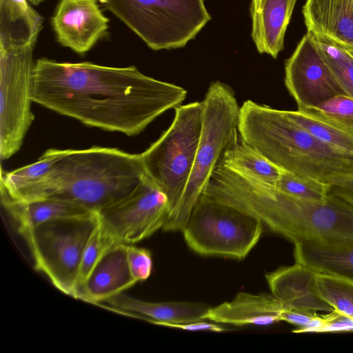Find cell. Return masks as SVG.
Instances as JSON below:
<instances>
[{
	"instance_id": "cell-1",
	"label": "cell",
	"mask_w": 353,
	"mask_h": 353,
	"mask_svg": "<svg viewBox=\"0 0 353 353\" xmlns=\"http://www.w3.org/2000/svg\"><path fill=\"white\" fill-rule=\"evenodd\" d=\"M35 62L32 102L86 125L128 136L141 133L187 95L184 88L147 76L133 65L45 57Z\"/></svg>"
},
{
	"instance_id": "cell-2",
	"label": "cell",
	"mask_w": 353,
	"mask_h": 353,
	"mask_svg": "<svg viewBox=\"0 0 353 353\" xmlns=\"http://www.w3.org/2000/svg\"><path fill=\"white\" fill-rule=\"evenodd\" d=\"M241 138L281 170L332 186L353 175V154L327 143L287 114L252 100L239 109Z\"/></svg>"
},
{
	"instance_id": "cell-3",
	"label": "cell",
	"mask_w": 353,
	"mask_h": 353,
	"mask_svg": "<svg viewBox=\"0 0 353 353\" xmlns=\"http://www.w3.org/2000/svg\"><path fill=\"white\" fill-rule=\"evenodd\" d=\"M226 199L293 243L353 242V206L333 194L324 201H307L285 194L276 186L236 175Z\"/></svg>"
},
{
	"instance_id": "cell-4",
	"label": "cell",
	"mask_w": 353,
	"mask_h": 353,
	"mask_svg": "<svg viewBox=\"0 0 353 353\" xmlns=\"http://www.w3.org/2000/svg\"><path fill=\"white\" fill-rule=\"evenodd\" d=\"M145 174L141 154L99 146L63 150L41 199H64L98 214L130 194Z\"/></svg>"
},
{
	"instance_id": "cell-5",
	"label": "cell",
	"mask_w": 353,
	"mask_h": 353,
	"mask_svg": "<svg viewBox=\"0 0 353 353\" xmlns=\"http://www.w3.org/2000/svg\"><path fill=\"white\" fill-rule=\"evenodd\" d=\"M201 103L203 125L193 168L179 205L166 218L164 231L182 230L223 152L238 134L240 107L229 85L211 83Z\"/></svg>"
},
{
	"instance_id": "cell-6",
	"label": "cell",
	"mask_w": 353,
	"mask_h": 353,
	"mask_svg": "<svg viewBox=\"0 0 353 353\" xmlns=\"http://www.w3.org/2000/svg\"><path fill=\"white\" fill-rule=\"evenodd\" d=\"M153 50L183 48L211 19L204 0H98Z\"/></svg>"
},
{
	"instance_id": "cell-7",
	"label": "cell",
	"mask_w": 353,
	"mask_h": 353,
	"mask_svg": "<svg viewBox=\"0 0 353 353\" xmlns=\"http://www.w3.org/2000/svg\"><path fill=\"white\" fill-rule=\"evenodd\" d=\"M174 110L170 126L141 153L146 174L168 198L167 216L176 209L184 194L203 125L201 101L180 105Z\"/></svg>"
},
{
	"instance_id": "cell-8",
	"label": "cell",
	"mask_w": 353,
	"mask_h": 353,
	"mask_svg": "<svg viewBox=\"0 0 353 353\" xmlns=\"http://www.w3.org/2000/svg\"><path fill=\"white\" fill-rule=\"evenodd\" d=\"M263 225L252 214L202 194L181 232L200 255L242 260L258 243Z\"/></svg>"
},
{
	"instance_id": "cell-9",
	"label": "cell",
	"mask_w": 353,
	"mask_h": 353,
	"mask_svg": "<svg viewBox=\"0 0 353 353\" xmlns=\"http://www.w3.org/2000/svg\"><path fill=\"white\" fill-rule=\"evenodd\" d=\"M99 223L98 214H94L53 220L20 232L31 251L35 268L73 298L85 246Z\"/></svg>"
},
{
	"instance_id": "cell-10",
	"label": "cell",
	"mask_w": 353,
	"mask_h": 353,
	"mask_svg": "<svg viewBox=\"0 0 353 353\" xmlns=\"http://www.w3.org/2000/svg\"><path fill=\"white\" fill-rule=\"evenodd\" d=\"M35 45L0 50V157L21 148L34 117L31 110Z\"/></svg>"
},
{
	"instance_id": "cell-11",
	"label": "cell",
	"mask_w": 353,
	"mask_h": 353,
	"mask_svg": "<svg viewBox=\"0 0 353 353\" xmlns=\"http://www.w3.org/2000/svg\"><path fill=\"white\" fill-rule=\"evenodd\" d=\"M168 212L166 195L145 174L130 194L98 216L101 228L117 243L132 244L162 229Z\"/></svg>"
},
{
	"instance_id": "cell-12",
	"label": "cell",
	"mask_w": 353,
	"mask_h": 353,
	"mask_svg": "<svg viewBox=\"0 0 353 353\" xmlns=\"http://www.w3.org/2000/svg\"><path fill=\"white\" fill-rule=\"evenodd\" d=\"M285 84L298 109L347 95L307 32L285 61Z\"/></svg>"
},
{
	"instance_id": "cell-13",
	"label": "cell",
	"mask_w": 353,
	"mask_h": 353,
	"mask_svg": "<svg viewBox=\"0 0 353 353\" xmlns=\"http://www.w3.org/2000/svg\"><path fill=\"white\" fill-rule=\"evenodd\" d=\"M51 21L57 41L83 54L105 36L109 19L98 0H60Z\"/></svg>"
},
{
	"instance_id": "cell-14",
	"label": "cell",
	"mask_w": 353,
	"mask_h": 353,
	"mask_svg": "<svg viewBox=\"0 0 353 353\" xmlns=\"http://www.w3.org/2000/svg\"><path fill=\"white\" fill-rule=\"evenodd\" d=\"M316 276V271L296 262L265 274L271 294L284 309L332 312L319 294Z\"/></svg>"
},
{
	"instance_id": "cell-15",
	"label": "cell",
	"mask_w": 353,
	"mask_h": 353,
	"mask_svg": "<svg viewBox=\"0 0 353 353\" xmlns=\"http://www.w3.org/2000/svg\"><path fill=\"white\" fill-rule=\"evenodd\" d=\"M137 282L127 259V244L116 243L101 256L77 290L75 299L98 304L122 293Z\"/></svg>"
},
{
	"instance_id": "cell-16",
	"label": "cell",
	"mask_w": 353,
	"mask_h": 353,
	"mask_svg": "<svg viewBox=\"0 0 353 353\" xmlns=\"http://www.w3.org/2000/svg\"><path fill=\"white\" fill-rule=\"evenodd\" d=\"M307 31L325 36L353 57V0H306Z\"/></svg>"
},
{
	"instance_id": "cell-17",
	"label": "cell",
	"mask_w": 353,
	"mask_h": 353,
	"mask_svg": "<svg viewBox=\"0 0 353 353\" xmlns=\"http://www.w3.org/2000/svg\"><path fill=\"white\" fill-rule=\"evenodd\" d=\"M296 0H252L251 37L260 54L276 59L284 48V38Z\"/></svg>"
},
{
	"instance_id": "cell-18",
	"label": "cell",
	"mask_w": 353,
	"mask_h": 353,
	"mask_svg": "<svg viewBox=\"0 0 353 353\" xmlns=\"http://www.w3.org/2000/svg\"><path fill=\"white\" fill-rule=\"evenodd\" d=\"M284 308L272 294L239 292L230 301L210 307L205 320L234 325H270L281 321Z\"/></svg>"
},
{
	"instance_id": "cell-19",
	"label": "cell",
	"mask_w": 353,
	"mask_h": 353,
	"mask_svg": "<svg viewBox=\"0 0 353 353\" xmlns=\"http://www.w3.org/2000/svg\"><path fill=\"white\" fill-rule=\"evenodd\" d=\"M115 312L131 314L151 323L167 326L169 324L205 321L211 307L194 302H150L132 298L123 293L105 301Z\"/></svg>"
},
{
	"instance_id": "cell-20",
	"label": "cell",
	"mask_w": 353,
	"mask_h": 353,
	"mask_svg": "<svg viewBox=\"0 0 353 353\" xmlns=\"http://www.w3.org/2000/svg\"><path fill=\"white\" fill-rule=\"evenodd\" d=\"M63 150L49 149L39 159L10 172L1 170V195L16 201H30L41 197Z\"/></svg>"
},
{
	"instance_id": "cell-21",
	"label": "cell",
	"mask_w": 353,
	"mask_h": 353,
	"mask_svg": "<svg viewBox=\"0 0 353 353\" xmlns=\"http://www.w3.org/2000/svg\"><path fill=\"white\" fill-rule=\"evenodd\" d=\"M43 25L28 0H0V50L35 45Z\"/></svg>"
},
{
	"instance_id": "cell-22",
	"label": "cell",
	"mask_w": 353,
	"mask_h": 353,
	"mask_svg": "<svg viewBox=\"0 0 353 353\" xmlns=\"http://www.w3.org/2000/svg\"><path fill=\"white\" fill-rule=\"evenodd\" d=\"M1 203L17 223L19 232L53 220L97 214L74 203L54 197L22 202L1 196Z\"/></svg>"
},
{
	"instance_id": "cell-23",
	"label": "cell",
	"mask_w": 353,
	"mask_h": 353,
	"mask_svg": "<svg viewBox=\"0 0 353 353\" xmlns=\"http://www.w3.org/2000/svg\"><path fill=\"white\" fill-rule=\"evenodd\" d=\"M294 245L295 262L316 272L336 275L353 281V242L327 244L299 241Z\"/></svg>"
},
{
	"instance_id": "cell-24",
	"label": "cell",
	"mask_w": 353,
	"mask_h": 353,
	"mask_svg": "<svg viewBox=\"0 0 353 353\" xmlns=\"http://www.w3.org/2000/svg\"><path fill=\"white\" fill-rule=\"evenodd\" d=\"M220 161L235 173L256 182L276 186L283 172L239 136L223 152Z\"/></svg>"
},
{
	"instance_id": "cell-25",
	"label": "cell",
	"mask_w": 353,
	"mask_h": 353,
	"mask_svg": "<svg viewBox=\"0 0 353 353\" xmlns=\"http://www.w3.org/2000/svg\"><path fill=\"white\" fill-rule=\"evenodd\" d=\"M345 93L353 98V57L325 36L307 31Z\"/></svg>"
},
{
	"instance_id": "cell-26",
	"label": "cell",
	"mask_w": 353,
	"mask_h": 353,
	"mask_svg": "<svg viewBox=\"0 0 353 353\" xmlns=\"http://www.w3.org/2000/svg\"><path fill=\"white\" fill-rule=\"evenodd\" d=\"M353 135V98L338 95L314 107L298 109Z\"/></svg>"
},
{
	"instance_id": "cell-27",
	"label": "cell",
	"mask_w": 353,
	"mask_h": 353,
	"mask_svg": "<svg viewBox=\"0 0 353 353\" xmlns=\"http://www.w3.org/2000/svg\"><path fill=\"white\" fill-rule=\"evenodd\" d=\"M321 298L334 310L353 319V281L336 275L317 272Z\"/></svg>"
},
{
	"instance_id": "cell-28",
	"label": "cell",
	"mask_w": 353,
	"mask_h": 353,
	"mask_svg": "<svg viewBox=\"0 0 353 353\" xmlns=\"http://www.w3.org/2000/svg\"><path fill=\"white\" fill-rule=\"evenodd\" d=\"M286 112L292 120L317 138L353 154L352 134L301 111Z\"/></svg>"
},
{
	"instance_id": "cell-29",
	"label": "cell",
	"mask_w": 353,
	"mask_h": 353,
	"mask_svg": "<svg viewBox=\"0 0 353 353\" xmlns=\"http://www.w3.org/2000/svg\"><path fill=\"white\" fill-rule=\"evenodd\" d=\"M282 192L300 199L324 201L331 186L315 179L283 171L276 185Z\"/></svg>"
},
{
	"instance_id": "cell-30",
	"label": "cell",
	"mask_w": 353,
	"mask_h": 353,
	"mask_svg": "<svg viewBox=\"0 0 353 353\" xmlns=\"http://www.w3.org/2000/svg\"><path fill=\"white\" fill-rule=\"evenodd\" d=\"M116 243L101 228L99 223V225L89 239L83 254L79 268L76 294L77 290L83 284L101 256L110 247Z\"/></svg>"
},
{
	"instance_id": "cell-31",
	"label": "cell",
	"mask_w": 353,
	"mask_h": 353,
	"mask_svg": "<svg viewBox=\"0 0 353 353\" xmlns=\"http://www.w3.org/2000/svg\"><path fill=\"white\" fill-rule=\"evenodd\" d=\"M127 259L130 274L137 283L150 276L152 259L150 250L127 244Z\"/></svg>"
},
{
	"instance_id": "cell-32",
	"label": "cell",
	"mask_w": 353,
	"mask_h": 353,
	"mask_svg": "<svg viewBox=\"0 0 353 353\" xmlns=\"http://www.w3.org/2000/svg\"><path fill=\"white\" fill-rule=\"evenodd\" d=\"M323 324L318 332H340L353 330V319L337 311L321 316Z\"/></svg>"
},
{
	"instance_id": "cell-33",
	"label": "cell",
	"mask_w": 353,
	"mask_h": 353,
	"mask_svg": "<svg viewBox=\"0 0 353 353\" xmlns=\"http://www.w3.org/2000/svg\"><path fill=\"white\" fill-rule=\"evenodd\" d=\"M330 194L336 196L353 206V175L338 179L330 188Z\"/></svg>"
},
{
	"instance_id": "cell-34",
	"label": "cell",
	"mask_w": 353,
	"mask_h": 353,
	"mask_svg": "<svg viewBox=\"0 0 353 353\" xmlns=\"http://www.w3.org/2000/svg\"><path fill=\"white\" fill-rule=\"evenodd\" d=\"M166 327L188 331H210L214 332H221L225 330V329L220 326L217 323H209L205 321V320L185 323L169 324Z\"/></svg>"
},
{
	"instance_id": "cell-35",
	"label": "cell",
	"mask_w": 353,
	"mask_h": 353,
	"mask_svg": "<svg viewBox=\"0 0 353 353\" xmlns=\"http://www.w3.org/2000/svg\"><path fill=\"white\" fill-rule=\"evenodd\" d=\"M44 1H46V0H28V1L30 3H31L32 4H33L34 6L39 5L40 3L43 2Z\"/></svg>"
}]
</instances>
